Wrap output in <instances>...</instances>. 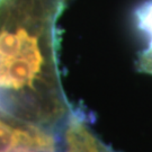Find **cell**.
I'll return each mask as SVG.
<instances>
[{"mask_svg":"<svg viewBox=\"0 0 152 152\" xmlns=\"http://www.w3.org/2000/svg\"><path fill=\"white\" fill-rule=\"evenodd\" d=\"M61 133L0 114V152H60Z\"/></svg>","mask_w":152,"mask_h":152,"instance_id":"cell-2","label":"cell"},{"mask_svg":"<svg viewBox=\"0 0 152 152\" xmlns=\"http://www.w3.org/2000/svg\"><path fill=\"white\" fill-rule=\"evenodd\" d=\"M64 0H0V114L61 133L73 110L61 83Z\"/></svg>","mask_w":152,"mask_h":152,"instance_id":"cell-1","label":"cell"},{"mask_svg":"<svg viewBox=\"0 0 152 152\" xmlns=\"http://www.w3.org/2000/svg\"><path fill=\"white\" fill-rule=\"evenodd\" d=\"M81 108H73L61 131L60 152H117L102 141Z\"/></svg>","mask_w":152,"mask_h":152,"instance_id":"cell-3","label":"cell"}]
</instances>
